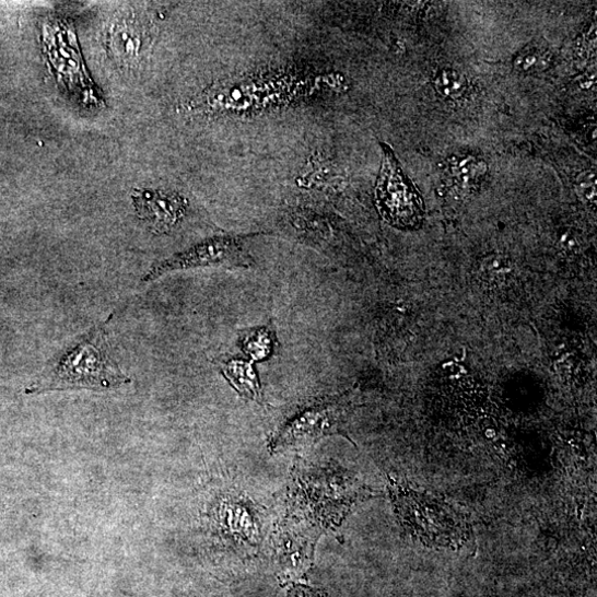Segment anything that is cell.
Masks as SVG:
<instances>
[{"label":"cell","mask_w":597,"mask_h":597,"mask_svg":"<svg viewBox=\"0 0 597 597\" xmlns=\"http://www.w3.org/2000/svg\"><path fill=\"white\" fill-rule=\"evenodd\" d=\"M106 325L91 328L57 353L31 391H108L131 383L113 355Z\"/></svg>","instance_id":"obj_1"},{"label":"cell","mask_w":597,"mask_h":597,"mask_svg":"<svg viewBox=\"0 0 597 597\" xmlns=\"http://www.w3.org/2000/svg\"><path fill=\"white\" fill-rule=\"evenodd\" d=\"M389 481L395 513L415 539L428 547L454 550L473 541L468 519L444 497L391 478Z\"/></svg>","instance_id":"obj_2"},{"label":"cell","mask_w":597,"mask_h":597,"mask_svg":"<svg viewBox=\"0 0 597 597\" xmlns=\"http://www.w3.org/2000/svg\"><path fill=\"white\" fill-rule=\"evenodd\" d=\"M316 81L291 74H266L212 85L187 104L189 113L203 115L251 113L288 104L307 94Z\"/></svg>","instance_id":"obj_3"},{"label":"cell","mask_w":597,"mask_h":597,"mask_svg":"<svg viewBox=\"0 0 597 597\" xmlns=\"http://www.w3.org/2000/svg\"><path fill=\"white\" fill-rule=\"evenodd\" d=\"M382 164L375 186V203L382 219L390 226L413 231L425 218L423 197L406 175L393 149L382 143Z\"/></svg>","instance_id":"obj_4"},{"label":"cell","mask_w":597,"mask_h":597,"mask_svg":"<svg viewBox=\"0 0 597 597\" xmlns=\"http://www.w3.org/2000/svg\"><path fill=\"white\" fill-rule=\"evenodd\" d=\"M253 259L239 237L223 236L208 239L154 265L141 279L150 283L166 273L204 267L248 268Z\"/></svg>","instance_id":"obj_5"},{"label":"cell","mask_w":597,"mask_h":597,"mask_svg":"<svg viewBox=\"0 0 597 597\" xmlns=\"http://www.w3.org/2000/svg\"><path fill=\"white\" fill-rule=\"evenodd\" d=\"M349 407L346 397L312 406L277 433L271 440V449L308 444L328 435H343Z\"/></svg>","instance_id":"obj_6"},{"label":"cell","mask_w":597,"mask_h":597,"mask_svg":"<svg viewBox=\"0 0 597 597\" xmlns=\"http://www.w3.org/2000/svg\"><path fill=\"white\" fill-rule=\"evenodd\" d=\"M151 40L147 15L133 7L119 9L108 22L106 47L113 61L124 71L140 68Z\"/></svg>","instance_id":"obj_7"},{"label":"cell","mask_w":597,"mask_h":597,"mask_svg":"<svg viewBox=\"0 0 597 597\" xmlns=\"http://www.w3.org/2000/svg\"><path fill=\"white\" fill-rule=\"evenodd\" d=\"M132 201L139 220L155 234L169 233L187 210L186 199L171 190L136 189Z\"/></svg>","instance_id":"obj_8"},{"label":"cell","mask_w":597,"mask_h":597,"mask_svg":"<svg viewBox=\"0 0 597 597\" xmlns=\"http://www.w3.org/2000/svg\"><path fill=\"white\" fill-rule=\"evenodd\" d=\"M220 367L230 384L243 397L258 403L262 402L260 382L253 363L241 359H229L221 361Z\"/></svg>","instance_id":"obj_9"},{"label":"cell","mask_w":597,"mask_h":597,"mask_svg":"<svg viewBox=\"0 0 597 597\" xmlns=\"http://www.w3.org/2000/svg\"><path fill=\"white\" fill-rule=\"evenodd\" d=\"M479 278L488 288H505L515 279V266L506 257L492 255L479 266Z\"/></svg>","instance_id":"obj_10"},{"label":"cell","mask_w":597,"mask_h":597,"mask_svg":"<svg viewBox=\"0 0 597 597\" xmlns=\"http://www.w3.org/2000/svg\"><path fill=\"white\" fill-rule=\"evenodd\" d=\"M488 171L487 164L473 156L456 157L450 160L448 172L453 185L467 189Z\"/></svg>","instance_id":"obj_11"},{"label":"cell","mask_w":597,"mask_h":597,"mask_svg":"<svg viewBox=\"0 0 597 597\" xmlns=\"http://www.w3.org/2000/svg\"><path fill=\"white\" fill-rule=\"evenodd\" d=\"M242 348L255 361L267 359L273 348L272 333L267 329L246 332L241 339Z\"/></svg>","instance_id":"obj_12"},{"label":"cell","mask_w":597,"mask_h":597,"mask_svg":"<svg viewBox=\"0 0 597 597\" xmlns=\"http://www.w3.org/2000/svg\"><path fill=\"white\" fill-rule=\"evenodd\" d=\"M433 85L441 95L458 98L465 93L468 84L464 74L455 69L446 68L434 75Z\"/></svg>","instance_id":"obj_13"},{"label":"cell","mask_w":597,"mask_h":597,"mask_svg":"<svg viewBox=\"0 0 597 597\" xmlns=\"http://www.w3.org/2000/svg\"><path fill=\"white\" fill-rule=\"evenodd\" d=\"M549 62V54L537 48L522 52L515 60V68L520 72L539 71Z\"/></svg>","instance_id":"obj_14"},{"label":"cell","mask_w":597,"mask_h":597,"mask_svg":"<svg viewBox=\"0 0 597 597\" xmlns=\"http://www.w3.org/2000/svg\"><path fill=\"white\" fill-rule=\"evenodd\" d=\"M577 191L587 202H596V177L593 171H584L576 178Z\"/></svg>","instance_id":"obj_15"},{"label":"cell","mask_w":597,"mask_h":597,"mask_svg":"<svg viewBox=\"0 0 597 597\" xmlns=\"http://www.w3.org/2000/svg\"><path fill=\"white\" fill-rule=\"evenodd\" d=\"M596 71L595 68L585 71L576 81L582 90H588L595 84Z\"/></svg>","instance_id":"obj_16"}]
</instances>
